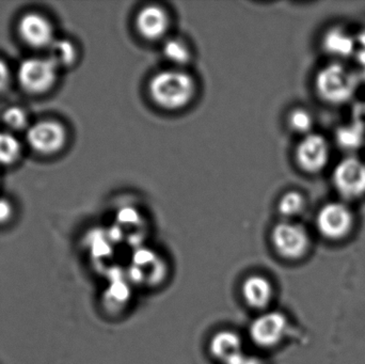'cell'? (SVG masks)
I'll return each mask as SVG.
<instances>
[{"instance_id":"cell-5","label":"cell","mask_w":365,"mask_h":364,"mask_svg":"<svg viewBox=\"0 0 365 364\" xmlns=\"http://www.w3.org/2000/svg\"><path fill=\"white\" fill-rule=\"evenodd\" d=\"M270 241L278 256L287 261L304 258L310 246V237L306 229L289 222H280L274 226Z\"/></svg>"},{"instance_id":"cell-15","label":"cell","mask_w":365,"mask_h":364,"mask_svg":"<svg viewBox=\"0 0 365 364\" xmlns=\"http://www.w3.org/2000/svg\"><path fill=\"white\" fill-rule=\"evenodd\" d=\"M132 286L130 280L120 275L119 271L113 274L103 295L105 309L115 316L122 313L132 301Z\"/></svg>"},{"instance_id":"cell-2","label":"cell","mask_w":365,"mask_h":364,"mask_svg":"<svg viewBox=\"0 0 365 364\" xmlns=\"http://www.w3.org/2000/svg\"><path fill=\"white\" fill-rule=\"evenodd\" d=\"M359 77L341 63L328 64L315 78L317 93L325 102L340 105L349 102L357 92Z\"/></svg>"},{"instance_id":"cell-25","label":"cell","mask_w":365,"mask_h":364,"mask_svg":"<svg viewBox=\"0 0 365 364\" xmlns=\"http://www.w3.org/2000/svg\"><path fill=\"white\" fill-rule=\"evenodd\" d=\"M12 215V207L8 201L0 199V224H4Z\"/></svg>"},{"instance_id":"cell-26","label":"cell","mask_w":365,"mask_h":364,"mask_svg":"<svg viewBox=\"0 0 365 364\" xmlns=\"http://www.w3.org/2000/svg\"><path fill=\"white\" fill-rule=\"evenodd\" d=\"M230 364H266L265 361L263 359L259 358V357L255 356V355H249L247 353H245L242 356H240V358L234 360L233 363Z\"/></svg>"},{"instance_id":"cell-18","label":"cell","mask_w":365,"mask_h":364,"mask_svg":"<svg viewBox=\"0 0 365 364\" xmlns=\"http://www.w3.org/2000/svg\"><path fill=\"white\" fill-rule=\"evenodd\" d=\"M365 128L354 122L351 125L343 126L336 132V141L341 147L347 151L359 149L364 142Z\"/></svg>"},{"instance_id":"cell-10","label":"cell","mask_w":365,"mask_h":364,"mask_svg":"<svg viewBox=\"0 0 365 364\" xmlns=\"http://www.w3.org/2000/svg\"><path fill=\"white\" fill-rule=\"evenodd\" d=\"M240 295L249 309L262 313L270 310L274 298V286L266 276L252 274L247 276L242 282Z\"/></svg>"},{"instance_id":"cell-20","label":"cell","mask_w":365,"mask_h":364,"mask_svg":"<svg viewBox=\"0 0 365 364\" xmlns=\"http://www.w3.org/2000/svg\"><path fill=\"white\" fill-rule=\"evenodd\" d=\"M21 145L13 135L0 132V164L11 165L21 155Z\"/></svg>"},{"instance_id":"cell-22","label":"cell","mask_w":365,"mask_h":364,"mask_svg":"<svg viewBox=\"0 0 365 364\" xmlns=\"http://www.w3.org/2000/svg\"><path fill=\"white\" fill-rule=\"evenodd\" d=\"M287 123L293 132L307 136L311 134L310 130L313 126L312 115L306 109H294L289 115Z\"/></svg>"},{"instance_id":"cell-13","label":"cell","mask_w":365,"mask_h":364,"mask_svg":"<svg viewBox=\"0 0 365 364\" xmlns=\"http://www.w3.org/2000/svg\"><path fill=\"white\" fill-rule=\"evenodd\" d=\"M136 28L145 40H160L170 28V16L162 6L150 4L137 14Z\"/></svg>"},{"instance_id":"cell-8","label":"cell","mask_w":365,"mask_h":364,"mask_svg":"<svg viewBox=\"0 0 365 364\" xmlns=\"http://www.w3.org/2000/svg\"><path fill=\"white\" fill-rule=\"evenodd\" d=\"M353 224V213L343 203H328L317 214V227L319 234L332 241L346 236Z\"/></svg>"},{"instance_id":"cell-4","label":"cell","mask_w":365,"mask_h":364,"mask_svg":"<svg viewBox=\"0 0 365 364\" xmlns=\"http://www.w3.org/2000/svg\"><path fill=\"white\" fill-rule=\"evenodd\" d=\"M287 316L276 310H268L257 314L248 327L251 343L259 350H270L278 348L289 333Z\"/></svg>"},{"instance_id":"cell-19","label":"cell","mask_w":365,"mask_h":364,"mask_svg":"<svg viewBox=\"0 0 365 364\" xmlns=\"http://www.w3.org/2000/svg\"><path fill=\"white\" fill-rule=\"evenodd\" d=\"M163 53L168 61L178 66H186L191 59L188 45L180 38H171L167 41L163 47Z\"/></svg>"},{"instance_id":"cell-23","label":"cell","mask_w":365,"mask_h":364,"mask_svg":"<svg viewBox=\"0 0 365 364\" xmlns=\"http://www.w3.org/2000/svg\"><path fill=\"white\" fill-rule=\"evenodd\" d=\"M89 239V246H91V252L93 258L103 259L108 258L110 256L111 246L110 241H113V239H107L105 241L104 235L102 234L101 231L98 232H92L91 234L88 237Z\"/></svg>"},{"instance_id":"cell-6","label":"cell","mask_w":365,"mask_h":364,"mask_svg":"<svg viewBox=\"0 0 365 364\" xmlns=\"http://www.w3.org/2000/svg\"><path fill=\"white\" fill-rule=\"evenodd\" d=\"M332 182L346 200L361 198L365 194V162L353 156L344 158L334 168Z\"/></svg>"},{"instance_id":"cell-17","label":"cell","mask_w":365,"mask_h":364,"mask_svg":"<svg viewBox=\"0 0 365 364\" xmlns=\"http://www.w3.org/2000/svg\"><path fill=\"white\" fill-rule=\"evenodd\" d=\"M48 58L57 68L70 66L76 58V49L68 40H53L48 46Z\"/></svg>"},{"instance_id":"cell-12","label":"cell","mask_w":365,"mask_h":364,"mask_svg":"<svg viewBox=\"0 0 365 364\" xmlns=\"http://www.w3.org/2000/svg\"><path fill=\"white\" fill-rule=\"evenodd\" d=\"M208 353L217 363L230 364L246 353L244 339L231 329L217 331L208 342Z\"/></svg>"},{"instance_id":"cell-24","label":"cell","mask_w":365,"mask_h":364,"mask_svg":"<svg viewBox=\"0 0 365 364\" xmlns=\"http://www.w3.org/2000/svg\"><path fill=\"white\" fill-rule=\"evenodd\" d=\"M4 122L11 130H23L28 123L27 115L19 107H10L4 111Z\"/></svg>"},{"instance_id":"cell-14","label":"cell","mask_w":365,"mask_h":364,"mask_svg":"<svg viewBox=\"0 0 365 364\" xmlns=\"http://www.w3.org/2000/svg\"><path fill=\"white\" fill-rule=\"evenodd\" d=\"M19 34L27 44L34 47H48L53 38V26L38 13H28L19 21Z\"/></svg>"},{"instance_id":"cell-7","label":"cell","mask_w":365,"mask_h":364,"mask_svg":"<svg viewBox=\"0 0 365 364\" xmlns=\"http://www.w3.org/2000/svg\"><path fill=\"white\" fill-rule=\"evenodd\" d=\"M57 68L48 58H29L19 66V83L27 91L42 93L53 87Z\"/></svg>"},{"instance_id":"cell-16","label":"cell","mask_w":365,"mask_h":364,"mask_svg":"<svg viewBox=\"0 0 365 364\" xmlns=\"http://www.w3.org/2000/svg\"><path fill=\"white\" fill-rule=\"evenodd\" d=\"M357 41L343 28H332L326 32L323 47L326 53L338 58H346L356 51Z\"/></svg>"},{"instance_id":"cell-21","label":"cell","mask_w":365,"mask_h":364,"mask_svg":"<svg viewBox=\"0 0 365 364\" xmlns=\"http://www.w3.org/2000/svg\"><path fill=\"white\" fill-rule=\"evenodd\" d=\"M304 207V197L297 192H289L283 194L278 204V209L281 215L287 218L295 217V216L299 215Z\"/></svg>"},{"instance_id":"cell-9","label":"cell","mask_w":365,"mask_h":364,"mask_svg":"<svg viewBox=\"0 0 365 364\" xmlns=\"http://www.w3.org/2000/svg\"><path fill=\"white\" fill-rule=\"evenodd\" d=\"M329 157V145L322 135H307L296 149V160L304 172H319L327 166Z\"/></svg>"},{"instance_id":"cell-27","label":"cell","mask_w":365,"mask_h":364,"mask_svg":"<svg viewBox=\"0 0 365 364\" xmlns=\"http://www.w3.org/2000/svg\"><path fill=\"white\" fill-rule=\"evenodd\" d=\"M9 80H10L9 68L2 60H0V92L4 91L8 87Z\"/></svg>"},{"instance_id":"cell-1","label":"cell","mask_w":365,"mask_h":364,"mask_svg":"<svg viewBox=\"0 0 365 364\" xmlns=\"http://www.w3.org/2000/svg\"><path fill=\"white\" fill-rule=\"evenodd\" d=\"M197 85L188 73L182 70H166L152 77L149 93L152 100L165 110H181L195 96Z\"/></svg>"},{"instance_id":"cell-3","label":"cell","mask_w":365,"mask_h":364,"mask_svg":"<svg viewBox=\"0 0 365 364\" xmlns=\"http://www.w3.org/2000/svg\"><path fill=\"white\" fill-rule=\"evenodd\" d=\"M169 266L165 258L153 249L137 247L130 258L126 277L133 286L155 288L165 284Z\"/></svg>"},{"instance_id":"cell-11","label":"cell","mask_w":365,"mask_h":364,"mask_svg":"<svg viewBox=\"0 0 365 364\" xmlns=\"http://www.w3.org/2000/svg\"><path fill=\"white\" fill-rule=\"evenodd\" d=\"M28 142L38 153L53 154L60 151L66 143V130L53 121H41L28 130Z\"/></svg>"},{"instance_id":"cell-28","label":"cell","mask_w":365,"mask_h":364,"mask_svg":"<svg viewBox=\"0 0 365 364\" xmlns=\"http://www.w3.org/2000/svg\"><path fill=\"white\" fill-rule=\"evenodd\" d=\"M355 115V123L364 126L365 128V103H359L354 110Z\"/></svg>"}]
</instances>
